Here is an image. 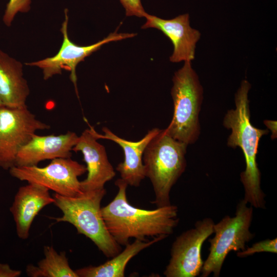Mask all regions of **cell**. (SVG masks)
<instances>
[{"instance_id":"obj_1","label":"cell","mask_w":277,"mask_h":277,"mask_svg":"<svg viewBox=\"0 0 277 277\" xmlns=\"http://www.w3.org/2000/svg\"><path fill=\"white\" fill-rule=\"evenodd\" d=\"M115 185L118 188L116 195L101 208V212L108 231L117 243L125 246L131 238L145 241L146 237L168 236L173 233L179 222L176 206L170 204L152 210L134 207L127 200V184L120 178Z\"/></svg>"},{"instance_id":"obj_2","label":"cell","mask_w":277,"mask_h":277,"mask_svg":"<svg viewBox=\"0 0 277 277\" xmlns=\"http://www.w3.org/2000/svg\"><path fill=\"white\" fill-rule=\"evenodd\" d=\"M250 87L248 81H242L235 94V108L227 112L223 125L231 131L227 145L233 148L240 147L245 157V169L240 174L245 191L243 200L256 208H265V194L261 188V172L256 155L260 140L269 130L256 128L251 123L248 97Z\"/></svg>"},{"instance_id":"obj_3","label":"cell","mask_w":277,"mask_h":277,"mask_svg":"<svg viewBox=\"0 0 277 277\" xmlns=\"http://www.w3.org/2000/svg\"><path fill=\"white\" fill-rule=\"evenodd\" d=\"M106 193L105 188L83 192L74 197L55 193L53 204L63 215L52 219L73 225L78 233L90 239L106 256L111 258L121 251V247L108 231L102 216L101 203Z\"/></svg>"},{"instance_id":"obj_4","label":"cell","mask_w":277,"mask_h":277,"mask_svg":"<svg viewBox=\"0 0 277 277\" xmlns=\"http://www.w3.org/2000/svg\"><path fill=\"white\" fill-rule=\"evenodd\" d=\"M187 145L160 129L146 147L143 156L145 176L150 180L157 207L170 205V193L186 167Z\"/></svg>"},{"instance_id":"obj_5","label":"cell","mask_w":277,"mask_h":277,"mask_svg":"<svg viewBox=\"0 0 277 277\" xmlns=\"http://www.w3.org/2000/svg\"><path fill=\"white\" fill-rule=\"evenodd\" d=\"M172 78L171 95L173 113L166 132L187 145L194 143L200 134L199 114L203 89L191 62H184Z\"/></svg>"},{"instance_id":"obj_6","label":"cell","mask_w":277,"mask_h":277,"mask_svg":"<svg viewBox=\"0 0 277 277\" xmlns=\"http://www.w3.org/2000/svg\"><path fill=\"white\" fill-rule=\"evenodd\" d=\"M247 204L243 200L240 201L234 216L226 215L214 224L215 235L209 240V253L201 270L202 277H207L211 273L215 277L219 276L228 253L231 251L244 250L246 244L253 239L254 234L249 230L253 208Z\"/></svg>"},{"instance_id":"obj_7","label":"cell","mask_w":277,"mask_h":277,"mask_svg":"<svg viewBox=\"0 0 277 277\" xmlns=\"http://www.w3.org/2000/svg\"><path fill=\"white\" fill-rule=\"evenodd\" d=\"M86 171V166L70 157L54 159L43 167L14 166L9 169L10 174L20 181L39 185L69 197L83 192L78 177Z\"/></svg>"},{"instance_id":"obj_8","label":"cell","mask_w":277,"mask_h":277,"mask_svg":"<svg viewBox=\"0 0 277 277\" xmlns=\"http://www.w3.org/2000/svg\"><path fill=\"white\" fill-rule=\"evenodd\" d=\"M50 127L38 120L27 106L0 107V167L9 169L14 166L18 150L35 132Z\"/></svg>"},{"instance_id":"obj_9","label":"cell","mask_w":277,"mask_h":277,"mask_svg":"<svg viewBox=\"0 0 277 277\" xmlns=\"http://www.w3.org/2000/svg\"><path fill=\"white\" fill-rule=\"evenodd\" d=\"M213 220L209 217L197 221L194 227L177 236L170 252L171 258L164 274L166 277H195L204 264L202 248L213 233Z\"/></svg>"},{"instance_id":"obj_10","label":"cell","mask_w":277,"mask_h":277,"mask_svg":"<svg viewBox=\"0 0 277 277\" xmlns=\"http://www.w3.org/2000/svg\"><path fill=\"white\" fill-rule=\"evenodd\" d=\"M68 10L65 11V19L61 31L63 35V41L60 50L54 56L37 62L27 63L26 65L36 66L43 71L44 80H48L54 75L61 74L62 69L70 71V78L73 83L76 92L77 90V76L76 67L78 64L98 50L104 45L111 42L131 38L135 33H118L117 30L111 33L107 37L98 42L88 46H79L71 42L68 37L67 26L68 22Z\"/></svg>"},{"instance_id":"obj_11","label":"cell","mask_w":277,"mask_h":277,"mask_svg":"<svg viewBox=\"0 0 277 277\" xmlns=\"http://www.w3.org/2000/svg\"><path fill=\"white\" fill-rule=\"evenodd\" d=\"M96 133L94 127L89 126L78 136L72 149V151L82 153L87 165V177L80 182L83 192L104 188L105 184L116 174L108 160L105 147L97 141Z\"/></svg>"},{"instance_id":"obj_12","label":"cell","mask_w":277,"mask_h":277,"mask_svg":"<svg viewBox=\"0 0 277 277\" xmlns=\"http://www.w3.org/2000/svg\"><path fill=\"white\" fill-rule=\"evenodd\" d=\"M146 21L142 29L153 28L162 31L173 46L170 61L172 63L191 62L195 57L196 44L201 33L190 25L188 14L180 15L172 19H165L146 13Z\"/></svg>"},{"instance_id":"obj_13","label":"cell","mask_w":277,"mask_h":277,"mask_svg":"<svg viewBox=\"0 0 277 277\" xmlns=\"http://www.w3.org/2000/svg\"><path fill=\"white\" fill-rule=\"evenodd\" d=\"M78 138V136L71 131L57 135L34 134L18 150L14 166H37L39 162L46 160L70 157L71 151Z\"/></svg>"},{"instance_id":"obj_14","label":"cell","mask_w":277,"mask_h":277,"mask_svg":"<svg viewBox=\"0 0 277 277\" xmlns=\"http://www.w3.org/2000/svg\"><path fill=\"white\" fill-rule=\"evenodd\" d=\"M160 130L159 128H154L148 130L145 135L137 141H128L122 138L106 127L102 128L103 134L97 132L98 139L113 141L123 149L124 160L117 165L116 170L120 173L121 179L128 185L138 187L146 177L143 162V153L149 142Z\"/></svg>"},{"instance_id":"obj_15","label":"cell","mask_w":277,"mask_h":277,"mask_svg":"<svg viewBox=\"0 0 277 277\" xmlns=\"http://www.w3.org/2000/svg\"><path fill=\"white\" fill-rule=\"evenodd\" d=\"M54 202V199L50 195L49 190L39 185L28 183L18 189L10 211L19 238L28 239L36 215L44 207Z\"/></svg>"},{"instance_id":"obj_16","label":"cell","mask_w":277,"mask_h":277,"mask_svg":"<svg viewBox=\"0 0 277 277\" xmlns=\"http://www.w3.org/2000/svg\"><path fill=\"white\" fill-rule=\"evenodd\" d=\"M29 94L22 64L0 49V101L3 106H26Z\"/></svg>"},{"instance_id":"obj_17","label":"cell","mask_w":277,"mask_h":277,"mask_svg":"<svg viewBox=\"0 0 277 277\" xmlns=\"http://www.w3.org/2000/svg\"><path fill=\"white\" fill-rule=\"evenodd\" d=\"M166 235L154 237L151 241L135 239L127 244L125 248L104 263L98 266H88L75 270L78 277H124L129 261L140 252L166 238Z\"/></svg>"},{"instance_id":"obj_18","label":"cell","mask_w":277,"mask_h":277,"mask_svg":"<svg viewBox=\"0 0 277 277\" xmlns=\"http://www.w3.org/2000/svg\"><path fill=\"white\" fill-rule=\"evenodd\" d=\"M45 258L36 266L27 265L26 272L30 277H78L72 270L65 251L58 253L52 246L44 247Z\"/></svg>"},{"instance_id":"obj_19","label":"cell","mask_w":277,"mask_h":277,"mask_svg":"<svg viewBox=\"0 0 277 277\" xmlns=\"http://www.w3.org/2000/svg\"><path fill=\"white\" fill-rule=\"evenodd\" d=\"M270 252L276 253L277 239H266L253 244L251 247L239 251L237 256L240 258L252 255L256 253Z\"/></svg>"},{"instance_id":"obj_20","label":"cell","mask_w":277,"mask_h":277,"mask_svg":"<svg viewBox=\"0 0 277 277\" xmlns=\"http://www.w3.org/2000/svg\"><path fill=\"white\" fill-rule=\"evenodd\" d=\"M30 3L31 0H10L6 5L3 18L5 24L10 26L17 12L29 11Z\"/></svg>"},{"instance_id":"obj_21","label":"cell","mask_w":277,"mask_h":277,"mask_svg":"<svg viewBox=\"0 0 277 277\" xmlns=\"http://www.w3.org/2000/svg\"><path fill=\"white\" fill-rule=\"evenodd\" d=\"M128 16L144 17L146 13L141 0H120Z\"/></svg>"},{"instance_id":"obj_22","label":"cell","mask_w":277,"mask_h":277,"mask_svg":"<svg viewBox=\"0 0 277 277\" xmlns=\"http://www.w3.org/2000/svg\"><path fill=\"white\" fill-rule=\"evenodd\" d=\"M21 273V270L12 269L8 264L0 263V277H18Z\"/></svg>"},{"instance_id":"obj_23","label":"cell","mask_w":277,"mask_h":277,"mask_svg":"<svg viewBox=\"0 0 277 277\" xmlns=\"http://www.w3.org/2000/svg\"><path fill=\"white\" fill-rule=\"evenodd\" d=\"M264 124L272 132L271 138L272 139L276 137V122L269 120L264 121Z\"/></svg>"},{"instance_id":"obj_24","label":"cell","mask_w":277,"mask_h":277,"mask_svg":"<svg viewBox=\"0 0 277 277\" xmlns=\"http://www.w3.org/2000/svg\"><path fill=\"white\" fill-rule=\"evenodd\" d=\"M3 106V104L0 101V107Z\"/></svg>"}]
</instances>
